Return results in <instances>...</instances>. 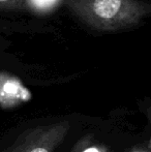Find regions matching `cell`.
I'll return each mask as SVG.
<instances>
[{
	"mask_svg": "<svg viewBox=\"0 0 151 152\" xmlns=\"http://www.w3.org/2000/svg\"><path fill=\"white\" fill-rule=\"evenodd\" d=\"M84 152H99V151L95 148H89V149H87V150H85Z\"/></svg>",
	"mask_w": 151,
	"mask_h": 152,
	"instance_id": "277c9868",
	"label": "cell"
},
{
	"mask_svg": "<svg viewBox=\"0 0 151 152\" xmlns=\"http://www.w3.org/2000/svg\"><path fill=\"white\" fill-rule=\"evenodd\" d=\"M3 1H7V0H0V2H3Z\"/></svg>",
	"mask_w": 151,
	"mask_h": 152,
	"instance_id": "5b68a950",
	"label": "cell"
},
{
	"mask_svg": "<svg viewBox=\"0 0 151 152\" xmlns=\"http://www.w3.org/2000/svg\"><path fill=\"white\" fill-rule=\"evenodd\" d=\"M31 152H48V151L44 148H35V149H33Z\"/></svg>",
	"mask_w": 151,
	"mask_h": 152,
	"instance_id": "3957f363",
	"label": "cell"
},
{
	"mask_svg": "<svg viewBox=\"0 0 151 152\" xmlns=\"http://www.w3.org/2000/svg\"><path fill=\"white\" fill-rule=\"evenodd\" d=\"M54 0H34V2H36L39 5H48V4L53 3Z\"/></svg>",
	"mask_w": 151,
	"mask_h": 152,
	"instance_id": "7a4b0ae2",
	"label": "cell"
},
{
	"mask_svg": "<svg viewBox=\"0 0 151 152\" xmlns=\"http://www.w3.org/2000/svg\"><path fill=\"white\" fill-rule=\"evenodd\" d=\"M144 14V6L136 0H90L86 18L96 28L114 30L135 23Z\"/></svg>",
	"mask_w": 151,
	"mask_h": 152,
	"instance_id": "6da1fadb",
	"label": "cell"
}]
</instances>
